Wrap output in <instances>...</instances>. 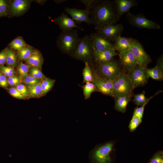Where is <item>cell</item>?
I'll return each mask as SVG.
<instances>
[{
	"instance_id": "obj_41",
	"label": "cell",
	"mask_w": 163,
	"mask_h": 163,
	"mask_svg": "<svg viewBox=\"0 0 163 163\" xmlns=\"http://www.w3.org/2000/svg\"><path fill=\"white\" fill-rule=\"evenodd\" d=\"M8 9V5L4 0H0V16L6 14Z\"/></svg>"
},
{
	"instance_id": "obj_36",
	"label": "cell",
	"mask_w": 163,
	"mask_h": 163,
	"mask_svg": "<svg viewBox=\"0 0 163 163\" xmlns=\"http://www.w3.org/2000/svg\"><path fill=\"white\" fill-rule=\"evenodd\" d=\"M0 71L6 77H9L15 75L16 72L13 67L5 66H4L0 67Z\"/></svg>"
},
{
	"instance_id": "obj_38",
	"label": "cell",
	"mask_w": 163,
	"mask_h": 163,
	"mask_svg": "<svg viewBox=\"0 0 163 163\" xmlns=\"http://www.w3.org/2000/svg\"><path fill=\"white\" fill-rule=\"evenodd\" d=\"M7 80L10 85L15 87L21 83L22 82L20 77L15 74L8 77Z\"/></svg>"
},
{
	"instance_id": "obj_6",
	"label": "cell",
	"mask_w": 163,
	"mask_h": 163,
	"mask_svg": "<svg viewBox=\"0 0 163 163\" xmlns=\"http://www.w3.org/2000/svg\"><path fill=\"white\" fill-rule=\"evenodd\" d=\"M122 69L120 62L113 58L108 61L99 64L97 71L101 77L113 80Z\"/></svg>"
},
{
	"instance_id": "obj_23",
	"label": "cell",
	"mask_w": 163,
	"mask_h": 163,
	"mask_svg": "<svg viewBox=\"0 0 163 163\" xmlns=\"http://www.w3.org/2000/svg\"><path fill=\"white\" fill-rule=\"evenodd\" d=\"M6 63L8 66L14 67L17 64L18 55L12 50L9 48L6 49Z\"/></svg>"
},
{
	"instance_id": "obj_28",
	"label": "cell",
	"mask_w": 163,
	"mask_h": 163,
	"mask_svg": "<svg viewBox=\"0 0 163 163\" xmlns=\"http://www.w3.org/2000/svg\"><path fill=\"white\" fill-rule=\"evenodd\" d=\"M83 77V83L92 82V75L90 65L88 62H85V66L82 71Z\"/></svg>"
},
{
	"instance_id": "obj_13",
	"label": "cell",
	"mask_w": 163,
	"mask_h": 163,
	"mask_svg": "<svg viewBox=\"0 0 163 163\" xmlns=\"http://www.w3.org/2000/svg\"><path fill=\"white\" fill-rule=\"evenodd\" d=\"M89 36L95 50L101 51L108 49L115 50L112 42L97 33H91Z\"/></svg>"
},
{
	"instance_id": "obj_19",
	"label": "cell",
	"mask_w": 163,
	"mask_h": 163,
	"mask_svg": "<svg viewBox=\"0 0 163 163\" xmlns=\"http://www.w3.org/2000/svg\"><path fill=\"white\" fill-rule=\"evenodd\" d=\"M29 1L26 0H15L11 3L10 10L14 15H18L23 13L30 5Z\"/></svg>"
},
{
	"instance_id": "obj_1",
	"label": "cell",
	"mask_w": 163,
	"mask_h": 163,
	"mask_svg": "<svg viewBox=\"0 0 163 163\" xmlns=\"http://www.w3.org/2000/svg\"><path fill=\"white\" fill-rule=\"evenodd\" d=\"M90 18L96 30L116 24L120 19L114 1L109 0H96L90 10Z\"/></svg>"
},
{
	"instance_id": "obj_11",
	"label": "cell",
	"mask_w": 163,
	"mask_h": 163,
	"mask_svg": "<svg viewBox=\"0 0 163 163\" xmlns=\"http://www.w3.org/2000/svg\"><path fill=\"white\" fill-rule=\"evenodd\" d=\"M123 29L124 27L122 24H116L96 30V32L112 42L121 36Z\"/></svg>"
},
{
	"instance_id": "obj_43",
	"label": "cell",
	"mask_w": 163,
	"mask_h": 163,
	"mask_svg": "<svg viewBox=\"0 0 163 163\" xmlns=\"http://www.w3.org/2000/svg\"><path fill=\"white\" fill-rule=\"evenodd\" d=\"M6 50L4 49L0 53V67L3 66L6 62Z\"/></svg>"
},
{
	"instance_id": "obj_27",
	"label": "cell",
	"mask_w": 163,
	"mask_h": 163,
	"mask_svg": "<svg viewBox=\"0 0 163 163\" xmlns=\"http://www.w3.org/2000/svg\"><path fill=\"white\" fill-rule=\"evenodd\" d=\"M30 66L26 64L21 62H20L18 64L16 70V72L18 74L22 80L29 75V72Z\"/></svg>"
},
{
	"instance_id": "obj_31",
	"label": "cell",
	"mask_w": 163,
	"mask_h": 163,
	"mask_svg": "<svg viewBox=\"0 0 163 163\" xmlns=\"http://www.w3.org/2000/svg\"><path fill=\"white\" fill-rule=\"evenodd\" d=\"M161 92L162 91H161V90H159L154 95L148 98L147 101L142 105L140 107H137L135 108L134 109L133 115H135L141 119L142 120L143 117L145 105L148 103L149 101L152 99L155 96L161 93Z\"/></svg>"
},
{
	"instance_id": "obj_32",
	"label": "cell",
	"mask_w": 163,
	"mask_h": 163,
	"mask_svg": "<svg viewBox=\"0 0 163 163\" xmlns=\"http://www.w3.org/2000/svg\"><path fill=\"white\" fill-rule=\"evenodd\" d=\"M29 75L39 80H41L45 77L42 72L41 68L34 66H30Z\"/></svg>"
},
{
	"instance_id": "obj_46",
	"label": "cell",
	"mask_w": 163,
	"mask_h": 163,
	"mask_svg": "<svg viewBox=\"0 0 163 163\" xmlns=\"http://www.w3.org/2000/svg\"><path fill=\"white\" fill-rule=\"evenodd\" d=\"M2 75V73H1V72H0V76L1 75Z\"/></svg>"
},
{
	"instance_id": "obj_30",
	"label": "cell",
	"mask_w": 163,
	"mask_h": 163,
	"mask_svg": "<svg viewBox=\"0 0 163 163\" xmlns=\"http://www.w3.org/2000/svg\"><path fill=\"white\" fill-rule=\"evenodd\" d=\"M81 87L83 89V94L85 99H89L93 92L97 91L92 82H87Z\"/></svg>"
},
{
	"instance_id": "obj_12",
	"label": "cell",
	"mask_w": 163,
	"mask_h": 163,
	"mask_svg": "<svg viewBox=\"0 0 163 163\" xmlns=\"http://www.w3.org/2000/svg\"><path fill=\"white\" fill-rule=\"evenodd\" d=\"M65 11L71 16L76 23L85 22L88 24H92L90 18V10L89 9L85 8L82 10L66 7Z\"/></svg>"
},
{
	"instance_id": "obj_44",
	"label": "cell",
	"mask_w": 163,
	"mask_h": 163,
	"mask_svg": "<svg viewBox=\"0 0 163 163\" xmlns=\"http://www.w3.org/2000/svg\"><path fill=\"white\" fill-rule=\"evenodd\" d=\"M8 84L6 77L4 75H1L0 76V86L5 88L7 87Z\"/></svg>"
},
{
	"instance_id": "obj_10",
	"label": "cell",
	"mask_w": 163,
	"mask_h": 163,
	"mask_svg": "<svg viewBox=\"0 0 163 163\" xmlns=\"http://www.w3.org/2000/svg\"><path fill=\"white\" fill-rule=\"evenodd\" d=\"M145 69L137 64L131 71L127 73L134 88L143 86L147 82L149 77L146 75Z\"/></svg>"
},
{
	"instance_id": "obj_33",
	"label": "cell",
	"mask_w": 163,
	"mask_h": 163,
	"mask_svg": "<svg viewBox=\"0 0 163 163\" xmlns=\"http://www.w3.org/2000/svg\"><path fill=\"white\" fill-rule=\"evenodd\" d=\"M148 98L145 95V92H143L135 95L133 100L134 103L137 106H141L147 101Z\"/></svg>"
},
{
	"instance_id": "obj_3",
	"label": "cell",
	"mask_w": 163,
	"mask_h": 163,
	"mask_svg": "<svg viewBox=\"0 0 163 163\" xmlns=\"http://www.w3.org/2000/svg\"><path fill=\"white\" fill-rule=\"evenodd\" d=\"M79 39L76 29L62 31L58 38L57 45L64 53L72 56Z\"/></svg>"
},
{
	"instance_id": "obj_21",
	"label": "cell",
	"mask_w": 163,
	"mask_h": 163,
	"mask_svg": "<svg viewBox=\"0 0 163 163\" xmlns=\"http://www.w3.org/2000/svg\"><path fill=\"white\" fill-rule=\"evenodd\" d=\"M131 97H132L128 96H122L114 97L115 110L122 113L125 112L127 106Z\"/></svg>"
},
{
	"instance_id": "obj_16",
	"label": "cell",
	"mask_w": 163,
	"mask_h": 163,
	"mask_svg": "<svg viewBox=\"0 0 163 163\" xmlns=\"http://www.w3.org/2000/svg\"><path fill=\"white\" fill-rule=\"evenodd\" d=\"M117 14L120 18L125 13L129 12L132 8L137 6L139 3L136 0H114Z\"/></svg>"
},
{
	"instance_id": "obj_4",
	"label": "cell",
	"mask_w": 163,
	"mask_h": 163,
	"mask_svg": "<svg viewBox=\"0 0 163 163\" xmlns=\"http://www.w3.org/2000/svg\"><path fill=\"white\" fill-rule=\"evenodd\" d=\"M134 89L126 72L123 69L120 74L113 80L112 96L114 97L122 96L132 97Z\"/></svg>"
},
{
	"instance_id": "obj_45",
	"label": "cell",
	"mask_w": 163,
	"mask_h": 163,
	"mask_svg": "<svg viewBox=\"0 0 163 163\" xmlns=\"http://www.w3.org/2000/svg\"><path fill=\"white\" fill-rule=\"evenodd\" d=\"M67 1V0H60L57 1L56 2H57V3L58 2L59 3H61L66 2Z\"/></svg>"
},
{
	"instance_id": "obj_42",
	"label": "cell",
	"mask_w": 163,
	"mask_h": 163,
	"mask_svg": "<svg viewBox=\"0 0 163 163\" xmlns=\"http://www.w3.org/2000/svg\"><path fill=\"white\" fill-rule=\"evenodd\" d=\"M80 1L85 5L86 9L90 10L96 2V0H80Z\"/></svg>"
},
{
	"instance_id": "obj_7",
	"label": "cell",
	"mask_w": 163,
	"mask_h": 163,
	"mask_svg": "<svg viewBox=\"0 0 163 163\" xmlns=\"http://www.w3.org/2000/svg\"><path fill=\"white\" fill-rule=\"evenodd\" d=\"M126 17L130 24L133 27L140 29L154 30H158L161 28L159 24L148 19L142 14H134L129 12Z\"/></svg>"
},
{
	"instance_id": "obj_40",
	"label": "cell",
	"mask_w": 163,
	"mask_h": 163,
	"mask_svg": "<svg viewBox=\"0 0 163 163\" xmlns=\"http://www.w3.org/2000/svg\"><path fill=\"white\" fill-rule=\"evenodd\" d=\"M8 91L11 96L16 98L20 99H25L22 94L15 88H10Z\"/></svg>"
},
{
	"instance_id": "obj_47",
	"label": "cell",
	"mask_w": 163,
	"mask_h": 163,
	"mask_svg": "<svg viewBox=\"0 0 163 163\" xmlns=\"http://www.w3.org/2000/svg\"><path fill=\"white\" fill-rule=\"evenodd\" d=\"M148 163H150V162H148Z\"/></svg>"
},
{
	"instance_id": "obj_17",
	"label": "cell",
	"mask_w": 163,
	"mask_h": 163,
	"mask_svg": "<svg viewBox=\"0 0 163 163\" xmlns=\"http://www.w3.org/2000/svg\"><path fill=\"white\" fill-rule=\"evenodd\" d=\"M145 72L149 77L158 80L163 79V58L161 55L158 59L156 66L152 68L145 69Z\"/></svg>"
},
{
	"instance_id": "obj_9",
	"label": "cell",
	"mask_w": 163,
	"mask_h": 163,
	"mask_svg": "<svg viewBox=\"0 0 163 163\" xmlns=\"http://www.w3.org/2000/svg\"><path fill=\"white\" fill-rule=\"evenodd\" d=\"M92 75V81L97 91L105 95L112 96L113 80L100 77L93 65H90Z\"/></svg>"
},
{
	"instance_id": "obj_14",
	"label": "cell",
	"mask_w": 163,
	"mask_h": 163,
	"mask_svg": "<svg viewBox=\"0 0 163 163\" xmlns=\"http://www.w3.org/2000/svg\"><path fill=\"white\" fill-rule=\"evenodd\" d=\"M120 62L123 69L127 72L131 71L137 64L136 58L129 50L119 53Z\"/></svg>"
},
{
	"instance_id": "obj_25",
	"label": "cell",
	"mask_w": 163,
	"mask_h": 163,
	"mask_svg": "<svg viewBox=\"0 0 163 163\" xmlns=\"http://www.w3.org/2000/svg\"><path fill=\"white\" fill-rule=\"evenodd\" d=\"M36 50L30 46H26L17 51V54L20 60L26 61Z\"/></svg>"
},
{
	"instance_id": "obj_5",
	"label": "cell",
	"mask_w": 163,
	"mask_h": 163,
	"mask_svg": "<svg viewBox=\"0 0 163 163\" xmlns=\"http://www.w3.org/2000/svg\"><path fill=\"white\" fill-rule=\"evenodd\" d=\"M94 49L89 36L86 35L80 38L76 49L72 55L74 58L93 65Z\"/></svg>"
},
{
	"instance_id": "obj_18",
	"label": "cell",
	"mask_w": 163,
	"mask_h": 163,
	"mask_svg": "<svg viewBox=\"0 0 163 163\" xmlns=\"http://www.w3.org/2000/svg\"><path fill=\"white\" fill-rule=\"evenodd\" d=\"M117 55L118 53L114 49H108L101 51L94 50V59L99 65L111 60Z\"/></svg>"
},
{
	"instance_id": "obj_15",
	"label": "cell",
	"mask_w": 163,
	"mask_h": 163,
	"mask_svg": "<svg viewBox=\"0 0 163 163\" xmlns=\"http://www.w3.org/2000/svg\"><path fill=\"white\" fill-rule=\"evenodd\" d=\"M54 21L59 26L62 31L71 30L77 28L82 31L84 30L78 26L76 22L72 18L69 17L67 14L62 13L61 15L55 19Z\"/></svg>"
},
{
	"instance_id": "obj_34",
	"label": "cell",
	"mask_w": 163,
	"mask_h": 163,
	"mask_svg": "<svg viewBox=\"0 0 163 163\" xmlns=\"http://www.w3.org/2000/svg\"><path fill=\"white\" fill-rule=\"evenodd\" d=\"M142 122V120L133 115L128 126L129 131L131 132L134 131Z\"/></svg>"
},
{
	"instance_id": "obj_22",
	"label": "cell",
	"mask_w": 163,
	"mask_h": 163,
	"mask_svg": "<svg viewBox=\"0 0 163 163\" xmlns=\"http://www.w3.org/2000/svg\"><path fill=\"white\" fill-rule=\"evenodd\" d=\"M43 61V58L41 54L36 50L26 61L27 65L30 66L40 68L42 66Z\"/></svg>"
},
{
	"instance_id": "obj_20",
	"label": "cell",
	"mask_w": 163,
	"mask_h": 163,
	"mask_svg": "<svg viewBox=\"0 0 163 163\" xmlns=\"http://www.w3.org/2000/svg\"><path fill=\"white\" fill-rule=\"evenodd\" d=\"M131 37L120 36L114 41L115 50L120 53L129 50Z\"/></svg>"
},
{
	"instance_id": "obj_26",
	"label": "cell",
	"mask_w": 163,
	"mask_h": 163,
	"mask_svg": "<svg viewBox=\"0 0 163 163\" xmlns=\"http://www.w3.org/2000/svg\"><path fill=\"white\" fill-rule=\"evenodd\" d=\"M55 82V80L46 77L41 80L40 84L43 96L51 89Z\"/></svg>"
},
{
	"instance_id": "obj_2",
	"label": "cell",
	"mask_w": 163,
	"mask_h": 163,
	"mask_svg": "<svg viewBox=\"0 0 163 163\" xmlns=\"http://www.w3.org/2000/svg\"><path fill=\"white\" fill-rule=\"evenodd\" d=\"M115 145L113 141H109L96 145L89 153L92 163H112Z\"/></svg>"
},
{
	"instance_id": "obj_35",
	"label": "cell",
	"mask_w": 163,
	"mask_h": 163,
	"mask_svg": "<svg viewBox=\"0 0 163 163\" xmlns=\"http://www.w3.org/2000/svg\"><path fill=\"white\" fill-rule=\"evenodd\" d=\"M150 163H163V152L162 151L156 152L150 159Z\"/></svg>"
},
{
	"instance_id": "obj_24",
	"label": "cell",
	"mask_w": 163,
	"mask_h": 163,
	"mask_svg": "<svg viewBox=\"0 0 163 163\" xmlns=\"http://www.w3.org/2000/svg\"><path fill=\"white\" fill-rule=\"evenodd\" d=\"M40 83L32 86L26 85L29 98H38L43 96Z\"/></svg>"
},
{
	"instance_id": "obj_29",
	"label": "cell",
	"mask_w": 163,
	"mask_h": 163,
	"mask_svg": "<svg viewBox=\"0 0 163 163\" xmlns=\"http://www.w3.org/2000/svg\"><path fill=\"white\" fill-rule=\"evenodd\" d=\"M9 45L12 49L17 51L27 46L26 42L21 37H18L14 39Z\"/></svg>"
},
{
	"instance_id": "obj_39",
	"label": "cell",
	"mask_w": 163,
	"mask_h": 163,
	"mask_svg": "<svg viewBox=\"0 0 163 163\" xmlns=\"http://www.w3.org/2000/svg\"><path fill=\"white\" fill-rule=\"evenodd\" d=\"M15 88L22 94L25 98H29L26 85L21 83L15 86Z\"/></svg>"
},
{
	"instance_id": "obj_8",
	"label": "cell",
	"mask_w": 163,
	"mask_h": 163,
	"mask_svg": "<svg viewBox=\"0 0 163 163\" xmlns=\"http://www.w3.org/2000/svg\"><path fill=\"white\" fill-rule=\"evenodd\" d=\"M129 50L135 56L138 64L143 68L147 67L152 62L150 56L146 53L141 44L137 40L131 38Z\"/></svg>"
},
{
	"instance_id": "obj_37",
	"label": "cell",
	"mask_w": 163,
	"mask_h": 163,
	"mask_svg": "<svg viewBox=\"0 0 163 163\" xmlns=\"http://www.w3.org/2000/svg\"><path fill=\"white\" fill-rule=\"evenodd\" d=\"M22 81L27 86H32L40 83L41 80H38L28 75Z\"/></svg>"
}]
</instances>
